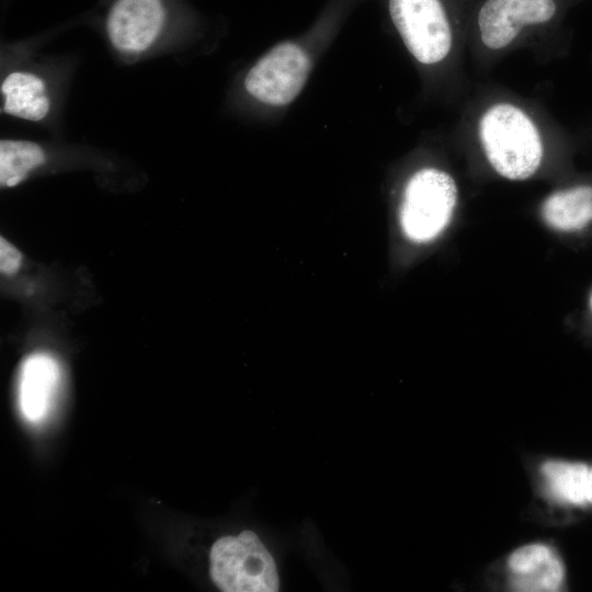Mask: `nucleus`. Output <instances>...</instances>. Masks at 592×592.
<instances>
[{
  "mask_svg": "<svg viewBox=\"0 0 592 592\" xmlns=\"http://www.w3.org/2000/svg\"><path fill=\"white\" fill-rule=\"evenodd\" d=\"M479 138L490 166L508 180H526L542 163L544 148L536 125L511 103H496L483 112Z\"/></svg>",
  "mask_w": 592,
  "mask_h": 592,
  "instance_id": "f257e3e1",
  "label": "nucleus"
},
{
  "mask_svg": "<svg viewBox=\"0 0 592 592\" xmlns=\"http://www.w3.org/2000/svg\"><path fill=\"white\" fill-rule=\"evenodd\" d=\"M589 491H590L589 504H592V465L590 466V474H589Z\"/></svg>",
  "mask_w": 592,
  "mask_h": 592,
  "instance_id": "2eb2a0df",
  "label": "nucleus"
},
{
  "mask_svg": "<svg viewBox=\"0 0 592 592\" xmlns=\"http://www.w3.org/2000/svg\"><path fill=\"white\" fill-rule=\"evenodd\" d=\"M22 262L20 251L3 237L0 238V270L2 273L14 274Z\"/></svg>",
  "mask_w": 592,
  "mask_h": 592,
  "instance_id": "4468645a",
  "label": "nucleus"
},
{
  "mask_svg": "<svg viewBox=\"0 0 592 592\" xmlns=\"http://www.w3.org/2000/svg\"><path fill=\"white\" fill-rule=\"evenodd\" d=\"M566 3V0H483L475 16L481 43L490 49H502L526 29L553 23Z\"/></svg>",
  "mask_w": 592,
  "mask_h": 592,
  "instance_id": "423d86ee",
  "label": "nucleus"
},
{
  "mask_svg": "<svg viewBox=\"0 0 592 592\" xmlns=\"http://www.w3.org/2000/svg\"><path fill=\"white\" fill-rule=\"evenodd\" d=\"M168 16L166 0H114L107 11L105 29L117 50L139 54L158 39Z\"/></svg>",
  "mask_w": 592,
  "mask_h": 592,
  "instance_id": "0eeeda50",
  "label": "nucleus"
},
{
  "mask_svg": "<svg viewBox=\"0 0 592 592\" xmlns=\"http://www.w3.org/2000/svg\"><path fill=\"white\" fill-rule=\"evenodd\" d=\"M57 362L45 353H36L24 360L19 382V407L27 422H43L52 408L59 384Z\"/></svg>",
  "mask_w": 592,
  "mask_h": 592,
  "instance_id": "6e6552de",
  "label": "nucleus"
},
{
  "mask_svg": "<svg viewBox=\"0 0 592 592\" xmlns=\"http://www.w3.org/2000/svg\"><path fill=\"white\" fill-rule=\"evenodd\" d=\"M2 112L22 119L38 122L49 112L50 100L44 80L35 73L14 71L0 87Z\"/></svg>",
  "mask_w": 592,
  "mask_h": 592,
  "instance_id": "9b49d317",
  "label": "nucleus"
},
{
  "mask_svg": "<svg viewBox=\"0 0 592 592\" xmlns=\"http://www.w3.org/2000/svg\"><path fill=\"white\" fill-rule=\"evenodd\" d=\"M209 573L225 592H275L280 589L272 555L252 531L217 539L209 553Z\"/></svg>",
  "mask_w": 592,
  "mask_h": 592,
  "instance_id": "f03ea898",
  "label": "nucleus"
},
{
  "mask_svg": "<svg viewBox=\"0 0 592 592\" xmlns=\"http://www.w3.org/2000/svg\"><path fill=\"white\" fill-rule=\"evenodd\" d=\"M542 215L556 231L585 230L592 225V183L580 182L551 193L543 203Z\"/></svg>",
  "mask_w": 592,
  "mask_h": 592,
  "instance_id": "9d476101",
  "label": "nucleus"
},
{
  "mask_svg": "<svg viewBox=\"0 0 592 592\" xmlns=\"http://www.w3.org/2000/svg\"><path fill=\"white\" fill-rule=\"evenodd\" d=\"M590 306H591V309H592V295L590 297Z\"/></svg>",
  "mask_w": 592,
  "mask_h": 592,
  "instance_id": "dca6fc26",
  "label": "nucleus"
},
{
  "mask_svg": "<svg viewBox=\"0 0 592 592\" xmlns=\"http://www.w3.org/2000/svg\"><path fill=\"white\" fill-rule=\"evenodd\" d=\"M508 566L513 573L512 587L516 591H558L565 578L560 558L544 544H530L517 548L510 555Z\"/></svg>",
  "mask_w": 592,
  "mask_h": 592,
  "instance_id": "1a4fd4ad",
  "label": "nucleus"
},
{
  "mask_svg": "<svg viewBox=\"0 0 592 592\" xmlns=\"http://www.w3.org/2000/svg\"><path fill=\"white\" fill-rule=\"evenodd\" d=\"M392 25L409 53L422 65L449 54L454 30L446 0H387Z\"/></svg>",
  "mask_w": 592,
  "mask_h": 592,
  "instance_id": "20e7f679",
  "label": "nucleus"
},
{
  "mask_svg": "<svg viewBox=\"0 0 592 592\" xmlns=\"http://www.w3.org/2000/svg\"><path fill=\"white\" fill-rule=\"evenodd\" d=\"M457 186L447 172L423 168L407 181L399 220L403 235L413 242L436 239L448 226L457 204Z\"/></svg>",
  "mask_w": 592,
  "mask_h": 592,
  "instance_id": "7ed1b4c3",
  "label": "nucleus"
},
{
  "mask_svg": "<svg viewBox=\"0 0 592 592\" xmlns=\"http://www.w3.org/2000/svg\"><path fill=\"white\" fill-rule=\"evenodd\" d=\"M311 70L307 50L284 41L262 55L248 70L243 87L258 102L272 107L291 104L303 91Z\"/></svg>",
  "mask_w": 592,
  "mask_h": 592,
  "instance_id": "39448f33",
  "label": "nucleus"
},
{
  "mask_svg": "<svg viewBox=\"0 0 592 592\" xmlns=\"http://www.w3.org/2000/svg\"><path fill=\"white\" fill-rule=\"evenodd\" d=\"M542 473L557 499L573 505L589 504V465L580 462L547 460L542 465Z\"/></svg>",
  "mask_w": 592,
  "mask_h": 592,
  "instance_id": "f8f14e48",
  "label": "nucleus"
},
{
  "mask_svg": "<svg viewBox=\"0 0 592 592\" xmlns=\"http://www.w3.org/2000/svg\"><path fill=\"white\" fill-rule=\"evenodd\" d=\"M45 162L42 147L33 141L2 139L0 141V184L15 186L29 173Z\"/></svg>",
  "mask_w": 592,
  "mask_h": 592,
  "instance_id": "ddd939ff",
  "label": "nucleus"
}]
</instances>
